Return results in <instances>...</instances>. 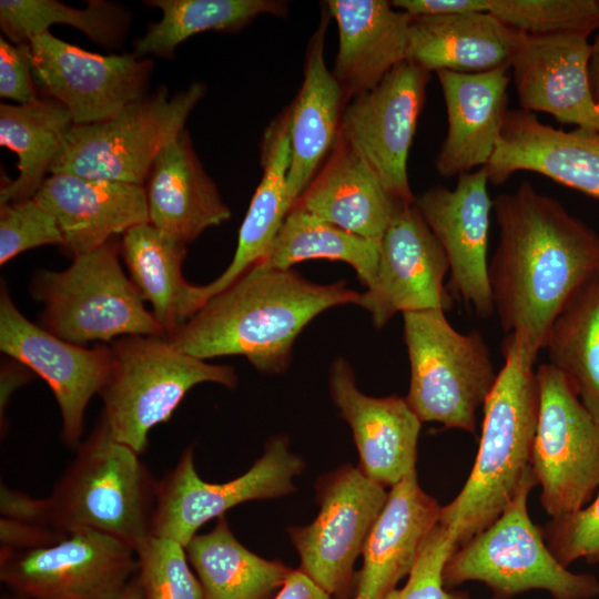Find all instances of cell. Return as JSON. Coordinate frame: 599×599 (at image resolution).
<instances>
[{
    "label": "cell",
    "mask_w": 599,
    "mask_h": 599,
    "mask_svg": "<svg viewBox=\"0 0 599 599\" xmlns=\"http://www.w3.org/2000/svg\"><path fill=\"white\" fill-rule=\"evenodd\" d=\"M488 183L480 167L458 175L453 190L436 185L414 201L446 254L449 294L480 318L495 313L487 260L493 210Z\"/></svg>",
    "instance_id": "obj_18"
},
{
    "label": "cell",
    "mask_w": 599,
    "mask_h": 599,
    "mask_svg": "<svg viewBox=\"0 0 599 599\" xmlns=\"http://www.w3.org/2000/svg\"><path fill=\"white\" fill-rule=\"evenodd\" d=\"M324 4L338 28L332 73L348 103L406 61L412 16L386 0H329Z\"/></svg>",
    "instance_id": "obj_24"
},
{
    "label": "cell",
    "mask_w": 599,
    "mask_h": 599,
    "mask_svg": "<svg viewBox=\"0 0 599 599\" xmlns=\"http://www.w3.org/2000/svg\"><path fill=\"white\" fill-rule=\"evenodd\" d=\"M303 468L304 461L290 450L287 438L275 436L246 473L226 483H206L195 469L193 446H189L158 483L153 536L185 547L205 522L232 507L294 491L293 478Z\"/></svg>",
    "instance_id": "obj_12"
},
{
    "label": "cell",
    "mask_w": 599,
    "mask_h": 599,
    "mask_svg": "<svg viewBox=\"0 0 599 599\" xmlns=\"http://www.w3.org/2000/svg\"><path fill=\"white\" fill-rule=\"evenodd\" d=\"M518 35L488 12L412 17L406 61L429 73L485 72L509 65Z\"/></svg>",
    "instance_id": "obj_29"
},
{
    "label": "cell",
    "mask_w": 599,
    "mask_h": 599,
    "mask_svg": "<svg viewBox=\"0 0 599 599\" xmlns=\"http://www.w3.org/2000/svg\"><path fill=\"white\" fill-rule=\"evenodd\" d=\"M441 506L425 493L416 470L390 487L363 548L357 596L383 599L408 576L439 524Z\"/></svg>",
    "instance_id": "obj_25"
},
{
    "label": "cell",
    "mask_w": 599,
    "mask_h": 599,
    "mask_svg": "<svg viewBox=\"0 0 599 599\" xmlns=\"http://www.w3.org/2000/svg\"><path fill=\"white\" fill-rule=\"evenodd\" d=\"M509 65L485 72H436L447 110V134L437 154L439 175L484 167L491 159L507 113Z\"/></svg>",
    "instance_id": "obj_23"
},
{
    "label": "cell",
    "mask_w": 599,
    "mask_h": 599,
    "mask_svg": "<svg viewBox=\"0 0 599 599\" xmlns=\"http://www.w3.org/2000/svg\"><path fill=\"white\" fill-rule=\"evenodd\" d=\"M73 125L68 109L52 98L0 104V145L19 159L18 176L1 186V205L34 197Z\"/></svg>",
    "instance_id": "obj_32"
},
{
    "label": "cell",
    "mask_w": 599,
    "mask_h": 599,
    "mask_svg": "<svg viewBox=\"0 0 599 599\" xmlns=\"http://www.w3.org/2000/svg\"><path fill=\"white\" fill-rule=\"evenodd\" d=\"M498 245L488 263L494 309L506 334L535 352L571 294L599 271V234L528 181L493 200Z\"/></svg>",
    "instance_id": "obj_1"
},
{
    "label": "cell",
    "mask_w": 599,
    "mask_h": 599,
    "mask_svg": "<svg viewBox=\"0 0 599 599\" xmlns=\"http://www.w3.org/2000/svg\"><path fill=\"white\" fill-rule=\"evenodd\" d=\"M505 364L487 397L478 451L459 494L441 507L439 524L456 549L493 524L514 499L531 454L539 412L537 354L509 334L502 343Z\"/></svg>",
    "instance_id": "obj_3"
},
{
    "label": "cell",
    "mask_w": 599,
    "mask_h": 599,
    "mask_svg": "<svg viewBox=\"0 0 599 599\" xmlns=\"http://www.w3.org/2000/svg\"><path fill=\"white\" fill-rule=\"evenodd\" d=\"M261 164L263 175L240 227L233 260L220 276L200 286L204 303L265 258L293 206L288 191V109L265 130L261 143Z\"/></svg>",
    "instance_id": "obj_30"
},
{
    "label": "cell",
    "mask_w": 599,
    "mask_h": 599,
    "mask_svg": "<svg viewBox=\"0 0 599 599\" xmlns=\"http://www.w3.org/2000/svg\"><path fill=\"white\" fill-rule=\"evenodd\" d=\"M143 187L149 223L184 244L231 217L185 129L159 152Z\"/></svg>",
    "instance_id": "obj_26"
},
{
    "label": "cell",
    "mask_w": 599,
    "mask_h": 599,
    "mask_svg": "<svg viewBox=\"0 0 599 599\" xmlns=\"http://www.w3.org/2000/svg\"><path fill=\"white\" fill-rule=\"evenodd\" d=\"M430 73L408 61L345 106L339 134L366 160L399 203L415 201L407 160Z\"/></svg>",
    "instance_id": "obj_15"
},
{
    "label": "cell",
    "mask_w": 599,
    "mask_h": 599,
    "mask_svg": "<svg viewBox=\"0 0 599 599\" xmlns=\"http://www.w3.org/2000/svg\"><path fill=\"white\" fill-rule=\"evenodd\" d=\"M35 84L62 103L74 125L105 122L149 94L153 61L132 52L99 54L49 31L31 41Z\"/></svg>",
    "instance_id": "obj_14"
},
{
    "label": "cell",
    "mask_w": 599,
    "mask_h": 599,
    "mask_svg": "<svg viewBox=\"0 0 599 599\" xmlns=\"http://www.w3.org/2000/svg\"><path fill=\"white\" fill-rule=\"evenodd\" d=\"M455 549L451 535L438 524L424 544L406 585L383 599H471L467 592L445 588L444 568Z\"/></svg>",
    "instance_id": "obj_42"
},
{
    "label": "cell",
    "mask_w": 599,
    "mask_h": 599,
    "mask_svg": "<svg viewBox=\"0 0 599 599\" xmlns=\"http://www.w3.org/2000/svg\"><path fill=\"white\" fill-rule=\"evenodd\" d=\"M45 497L49 524L64 534L94 530L135 551L153 536L158 483L101 416Z\"/></svg>",
    "instance_id": "obj_4"
},
{
    "label": "cell",
    "mask_w": 599,
    "mask_h": 599,
    "mask_svg": "<svg viewBox=\"0 0 599 599\" xmlns=\"http://www.w3.org/2000/svg\"><path fill=\"white\" fill-rule=\"evenodd\" d=\"M484 12L527 34L578 32L599 29L598 0H481Z\"/></svg>",
    "instance_id": "obj_38"
},
{
    "label": "cell",
    "mask_w": 599,
    "mask_h": 599,
    "mask_svg": "<svg viewBox=\"0 0 599 599\" xmlns=\"http://www.w3.org/2000/svg\"><path fill=\"white\" fill-rule=\"evenodd\" d=\"M110 348L112 364L99 393L102 417L113 438L139 455L148 448L151 429L170 419L194 386L237 385L234 367L181 352L165 336H123Z\"/></svg>",
    "instance_id": "obj_5"
},
{
    "label": "cell",
    "mask_w": 599,
    "mask_h": 599,
    "mask_svg": "<svg viewBox=\"0 0 599 599\" xmlns=\"http://www.w3.org/2000/svg\"><path fill=\"white\" fill-rule=\"evenodd\" d=\"M8 357V356H7ZM35 374L22 363L8 357L1 363L0 367V429L1 436L6 435L8 429L7 407L12 394L29 380Z\"/></svg>",
    "instance_id": "obj_46"
},
{
    "label": "cell",
    "mask_w": 599,
    "mask_h": 599,
    "mask_svg": "<svg viewBox=\"0 0 599 599\" xmlns=\"http://www.w3.org/2000/svg\"><path fill=\"white\" fill-rule=\"evenodd\" d=\"M34 199L57 220L61 251L72 260L134 225L149 223L143 185L50 174Z\"/></svg>",
    "instance_id": "obj_22"
},
{
    "label": "cell",
    "mask_w": 599,
    "mask_h": 599,
    "mask_svg": "<svg viewBox=\"0 0 599 599\" xmlns=\"http://www.w3.org/2000/svg\"><path fill=\"white\" fill-rule=\"evenodd\" d=\"M541 531L549 550L564 567L578 560L599 562V494L581 509L550 518Z\"/></svg>",
    "instance_id": "obj_41"
},
{
    "label": "cell",
    "mask_w": 599,
    "mask_h": 599,
    "mask_svg": "<svg viewBox=\"0 0 599 599\" xmlns=\"http://www.w3.org/2000/svg\"><path fill=\"white\" fill-rule=\"evenodd\" d=\"M61 244L55 217L34 197L0 206V265L27 250Z\"/></svg>",
    "instance_id": "obj_40"
},
{
    "label": "cell",
    "mask_w": 599,
    "mask_h": 599,
    "mask_svg": "<svg viewBox=\"0 0 599 599\" xmlns=\"http://www.w3.org/2000/svg\"><path fill=\"white\" fill-rule=\"evenodd\" d=\"M0 349L31 369L51 388L62 419V438L70 447L81 443L85 412L99 395L112 364L110 346L75 345L31 323L0 291Z\"/></svg>",
    "instance_id": "obj_16"
},
{
    "label": "cell",
    "mask_w": 599,
    "mask_h": 599,
    "mask_svg": "<svg viewBox=\"0 0 599 599\" xmlns=\"http://www.w3.org/2000/svg\"><path fill=\"white\" fill-rule=\"evenodd\" d=\"M358 292L344 281L316 284L293 268L255 265L167 336L179 351L207 361L240 355L264 374H281L295 339L317 315L356 304Z\"/></svg>",
    "instance_id": "obj_2"
},
{
    "label": "cell",
    "mask_w": 599,
    "mask_h": 599,
    "mask_svg": "<svg viewBox=\"0 0 599 599\" xmlns=\"http://www.w3.org/2000/svg\"><path fill=\"white\" fill-rule=\"evenodd\" d=\"M597 102H598V104H599V101H597Z\"/></svg>",
    "instance_id": "obj_52"
},
{
    "label": "cell",
    "mask_w": 599,
    "mask_h": 599,
    "mask_svg": "<svg viewBox=\"0 0 599 599\" xmlns=\"http://www.w3.org/2000/svg\"><path fill=\"white\" fill-rule=\"evenodd\" d=\"M588 37L519 31L509 67L522 110L549 113L577 128L599 129V104L589 81Z\"/></svg>",
    "instance_id": "obj_19"
},
{
    "label": "cell",
    "mask_w": 599,
    "mask_h": 599,
    "mask_svg": "<svg viewBox=\"0 0 599 599\" xmlns=\"http://www.w3.org/2000/svg\"><path fill=\"white\" fill-rule=\"evenodd\" d=\"M537 485L530 467L500 516L454 550L443 572L446 589L479 581L490 590V599H512L530 590H545L554 599L599 595L598 578L564 567L549 550L541 527L530 519L527 500Z\"/></svg>",
    "instance_id": "obj_7"
},
{
    "label": "cell",
    "mask_w": 599,
    "mask_h": 599,
    "mask_svg": "<svg viewBox=\"0 0 599 599\" xmlns=\"http://www.w3.org/2000/svg\"><path fill=\"white\" fill-rule=\"evenodd\" d=\"M380 240L367 238L292 206L265 258L266 268L290 270L306 260L325 258L351 265L365 287L375 280Z\"/></svg>",
    "instance_id": "obj_36"
},
{
    "label": "cell",
    "mask_w": 599,
    "mask_h": 599,
    "mask_svg": "<svg viewBox=\"0 0 599 599\" xmlns=\"http://www.w3.org/2000/svg\"><path fill=\"white\" fill-rule=\"evenodd\" d=\"M84 9L55 0H1L0 28L13 44L30 41L53 24L77 28L92 42L104 48L122 44L131 23V12L116 2L90 0Z\"/></svg>",
    "instance_id": "obj_37"
},
{
    "label": "cell",
    "mask_w": 599,
    "mask_h": 599,
    "mask_svg": "<svg viewBox=\"0 0 599 599\" xmlns=\"http://www.w3.org/2000/svg\"><path fill=\"white\" fill-rule=\"evenodd\" d=\"M589 81L591 92L596 101H599V34L591 44V55L589 61Z\"/></svg>",
    "instance_id": "obj_48"
},
{
    "label": "cell",
    "mask_w": 599,
    "mask_h": 599,
    "mask_svg": "<svg viewBox=\"0 0 599 599\" xmlns=\"http://www.w3.org/2000/svg\"><path fill=\"white\" fill-rule=\"evenodd\" d=\"M206 85L169 94L165 85L126 105L105 122L73 125L50 174L143 185L159 152L183 130Z\"/></svg>",
    "instance_id": "obj_9"
},
{
    "label": "cell",
    "mask_w": 599,
    "mask_h": 599,
    "mask_svg": "<svg viewBox=\"0 0 599 599\" xmlns=\"http://www.w3.org/2000/svg\"><path fill=\"white\" fill-rule=\"evenodd\" d=\"M135 554L144 599H204L182 544L152 536Z\"/></svg>",
    "instance_id": "obj_39"
},
{
    "label": "cell",
    "mask_w": 599,
    "mask_h": 599,
    "mask_svg": "<svg viewBox=\"0 0 599 599\" xmlns=\"http://www.w3.org/2000/svg\"><path fill=\"white\" fill-rule=\"evenodd\" d=\"M0 97L17 104L38 101L30 43L13 44L0 38Z\"/></svg>",
    "instance_id": "obj_43"
},
{
    "label": "cell",
    "mask_w": 599,
    "mask_h": 599,
    "mask_svg": "<svg viewBox=\"0 0 599 599\" xmlns=\"http://www.w3.org/2000/svg\"><path fill=\"white\" fill-rule=\"evenodd\" d=\"M545 349L599 422V271L586 280L556 316Z\"/></svg>",
    "instance_id": "obj_34"
},
{
    "label": "cell",
    "mask_w": 599,
    "mask_h": 599,
    "mask_svg": "<svg viewBox=\"0 0 599 599\" xmlns=\"http://www.w3.org/2000/svg\"><path fill=\"white\" fill-rule=\"evenodd\" d=\"M599 1V0H598Z\"/></svg>",
    "instance_id": "obj_53"
},
{
    "label": "cell",
    "mask_w": 599,
    "mask_h": 599,
    "mask_svg": "<svg viewBox=\"0 0 599 599\" xmlns=\"http://www.w3.org/2000/svg\"><path fill=\"white\" fill-rule=\"evenodd\" d=\"M355 599H364V598H363V597H361V596H356V598H355Z\"/></svg>",
    "instance_id": "obj_51"
},
{
    "label": "cell",
    "mask_w": 599,
    "mask_h": 599,
    "mask_svg": "<svg viewBox=\"0 0 599 599\" xmlns=\"http://www.w3.org/2000/svg\"><path fill=\"white\" fill-rule=\"evenodd\" d=\"M0 599H24V598H21L10 591H6V592H2L1 595V598Z\"/></svg>",
    "instance_id": "obj_50"
},
{
    "label": "cell",
    "mask_w": 599,
    "mask_h": 599,
    "mask_svg": "<svg viewBox=\"0 0 599 599\" xmlns=\"http://www.w3.org/2000/svg\"><path fill=\"white\" fill-rule=\"evenodd\" d=\"M185 550L204 599H264L291 571L282 562L266 560L244 547L225 516L217 518L211 531L196 534Z\"/></svg>",
    "instance_id": "obj_33"
},
{
    "label": "cell",
    "mask_w": 599,
    "mask_h": 599,
    "mask_svg": "<svg viewBox=\"0 0 599 599\" xmlns=\"http://www.w3.org/2000/svg\"><path fill=\"white\" fill-rule=\"evenodd\" d=\"M29 291L43 305L40 326L69 343L85 346L129 335L165 336L120 264L116 237L74 257L63 271L35 272Z\"/></svg>",
    "instance_id": "obj_6"
},
{
    "label": "cell",
    "mask_w": 599,
    "mask_h": 599,
    "mask_svg": "<svg viewBox=\"0 0 599 599\" xmlns=\"http://www.w3.org/2000/svg\"><path fill=\"white\" fill-rule=\"evenodd\" d=\"M0 515L3 518L51 527L45 497H32L3 483L0 487Z\"/></svg>",
    "instance_id": "obj_45"
},
{
    "label": "cell",
    "mask_w": 599,
    "mask_h": 599,
    "mask_svg": "<svg viewBox=\"0 0 599 599\" xmlns=\"http://www.w3.org/2000/svg\"><path fill=\"white\" fill-rule=\"evenodd\" d=\"M122 599H144L143 589L138 573L130 581Z\"/></svg>",
    "instance_id": "obj_49"
},
{
    "label": "cell",
    "mask_w": 599,
    "mask_h": 599,
    "mask_svg": "<svg viewBox=\"0 0 599 599\" xmlns=\"http://www.w3.org/2000/svg\"><path fill=\"white\" fill-rule=\"evenodd\" d=\"M410 366L409 407L422 423L476 432V414L498 373L481 333L458 332L439 309L403 314Z\"/></svg>",
    "instance_id": "obj_8"
},
{
    "label": "cell",
    "mask_w": 599,
    "mask_h": 599,
    "mask_svg": "<svg viewBox=\"0 0 599 599\" xmlns=\"http://www.w3.org/2000/svg\"><path fill=\"white\" fill-rule=\"evenodd\" d=\"M338 132L321 169L296 200L311 215L354 234L380 240L400 205Z\"/></svg>",
    "instance_id": "obj_27"
},
{
    "label": "cell",
    "mask_w": 599,
    "mask_h": 599,
    "mask_svg": "<svg viewBox=\"0 0 599 599\" xmlns=\"http://www.w3.org/2000/svg\"><path fill=\"white\" fill-rule=\"evenodd\" d=\"M316 491L317 517L288 534L301 557V570L331 596H338L351 583L354 564L388 493L349 465L321 478Z\"/></svg>",
    "instance_id": "obj_13"
},
{
    "label": "cell",
    "mask_w": 599,
    "mask_h": 599,
    "mask_svg": "<svg viewBox=\"0 0 599 599\" xmlns=\"http://www.w3.org/2000/svg\"><path fill=\"white\" fill-rule=\"evenodd\" d=\"M274 599H331V595L300 569L288 572Z\"/></svg>",
    "instance_id": "obj_47"
},
{
    "label": "cell",
    "mask_w": 599,
    "mask_h": 599,
    "mask_svg": "<svg viewBox=\"0 0 599 599\" xmlns=\"http://www.w3.org/2000/svg\"><path fill=\"white\" fill-rule=\"evenodd\" d=\"M120 256L140 295L151 304V312L166 337L204 305L200 286L190 284L183 276L186 244L152 224H138L124 232Z\"/></svg>",
    "instance_id": "obj_31"
},
{
    "label": "cell",
    "mask_w": 599,
    "mask_h": 599,
    "mask_svg": "<svg viewBox=\"0 0 599 599\" xmlns=\"http://www.w3.org/2000/svg\"><path fill=\"white\" fill-rule=\"evenodd\" d=\"M162 17L133 41V54L172 59L176 47L205 31L235 32L262 14L285 16L287 3L276 0H148Z\"/></svg>",
    "instance_id": "obj_35"
},
{
    "label": "cell",
    "mask_w": 599,
    "mask_h": 599,
    "mask_svg": "<svg viewBox=\"0 0 599 599\" xmlns=\"http://www.w3.org/2000/svg\"><path fill=\"white\" fill-rule=\"evenodd\" d=\"M322 8L321 21L307 44L303 82L288 108V191L293 205L331 153L347 104L325 63V39L332 17L325 4Z\"/></svg>",
    "instance_id": "obj_28"
},
{
    "label": "cell",
    "mask_w": 599,
    "mask_h": 599,
    "mask_svg": "<svg viewBox=\"0 0 599 599\" xmlns=\"http://www.w3.org/2000/svg\"><path fill=\"white\" fill-rule=\"evenodd\" d=\"M68 534L52 527L0 518L1 548L31 550L61 541Z\"/></svg>",
    "instance_id": "obj_44"
},
{
    "label": "cell",
    "mask_w": 599,
    "mask_h": 599,
    "mask_svg": "<svg viewBox=\"0 0 599 599\" xmlns=\"http://www.w3.org/2000/svg\"><path fill=\"white\" fill-rule=\"evenodd\" d=\"M331 396L349 425L359 454V469L369 479L394 486L416 470L422 422L405 397H373L356 386L354 372L344 358L329 370Z\"/></svg>",
    "instance_id": "obj_21"
},
{
    "label": "cell",
    "mask_w": 599,
    "mask_h": 599,
    "mask_svg": "<svg viewBox=\"0 0 599 599\" xmlns=\"http://www.w3.org/2000/svg\"><path fill=\"white\" fill-rule=\"evenodd\" d=\"M483 169L495 185L530 171L599 200V129L566 132L544 124L536 113L508 109L495 152Z\"/></svg>",
    "instance_id": "obj_20"
},
{
    "label": "cell",
    "mask_w": 599,
    "mask_h": 599,
    "mask_svg": "<svg viewBox=\"0 0 599 599\" xmlns=\"http://www.w3.org/2000/svg\"><path fill=\"white\" fill-rule=\"evenodd\" d=\"M136 572L135 550L94 530L38 549L0 548V580L24 599H122Z\"/></svg>",
    "instance_id": "obj_11"
},
{
    "label": "cell",
    "mask_w": 599,
    "mask_h": 599,
    "mask_svg": "<svg viewBox=\"0 0 599 599\" xmlns=\"http://www.w3.org/2000/svg\"><path fill=\"white\" fill-rule=\"evenodd\" d=\"M448 272L446 254L415 204H403L380 238L375 280L355 305L370 314L377 328L397 313H446L453 307L444 284Z\"/></svg>",
    "instance_id": "obj_17"
},
{
    "label": "cell",
    "mask_w": 599,
    "mask_h": 599,
    "mask_svg": "<svg viewBox=\"0 0 599 599\" xmlns=\"http://www.w3.org/2000/svg\"><path fill=\"white\" fill-rule=\"evenodd\" d=\"M539 412L531 469L550 518L588 505L599 487V422L549 363L536 369Z\"/></svg>",
    "instance_id": "obj_10"
}]
</instances>
